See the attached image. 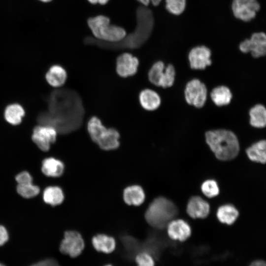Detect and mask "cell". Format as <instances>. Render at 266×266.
<instances>
[{
    "mask_svg": "<svg viewBox=\"0 0 266 266\" xmlns=\"http://www.w3.org/2000/svg\"><path fill=\"white\" fill-rule=\"evenodd\" d=\"M49 113L43 115L44 124L54 128L57 132L66 134L81 125L84 108L79 95L70 89L54 92L50 98Z\"/></svg>",
    "mask_w": 266,
    "mask_h": 266,
    "instance_id": "obj_1",
    "label": "cell"
},
{
    "mask_svg": "<svg viewBox=\"0 0 266 266\" xmlns=\"http://www.w3.org/2000/svg\"><path fill=\"white\" fill-rule=\"evenodd\" d=\"M136 26L134 31L121 41L106 43L96 41L95 44L109 49H136L142 46L149 38L154 27V17L152 11L146 6L139 7L136 12Z\"/></svg>",
    "mask_w": 266,
    "mask_h": 266,
    "instance_id": "obj_2",
    "label": "cell"
},
{
    "mask_svg": "<svg viewBox=\"0 0 266 266\" xmlns=\"http://www.w3.org/2000/svg\"><path fill=\"white\" fill-rule=\"evenodd\" d=\"M205 136L206 143L217 159L229 161L238 154L239 141L232 131L224 129L209 131Z\"/></svg>",
    "mask_w": 266,
    "mask_h": 266,
    "instance_id": "obj_3",
    "label": "cell"
},
{
    "mask_svg": "<svg viewBox=\"0 0 266 266\" xmlns=\"http://www.w3.org/2000/svg\"><path fill=\"white\" fill-rule=\"evenodd\" d=\"M178 213L172 201L164 197L155 199L147 209L145 218L147 222L157 229H163Z\"/></svg>",
    "mask_w": 266,
    "mask_h": 266,
    "instance_id": "obj_4",
    "label": "cell"
},
{
    "mask_svg": "<svg viewBox=\"0 0 266 266\" xmlns=\"http://www.w3.org/2000/svg\"><path fill=\"white\" fill-rule=\"evenodd\" d=\"M87 24L95 37L104 42H118L127 35L123 28L111 24L110 19L104 15L90 17L87 20Z\"/></svg>",
    "mask_w": 266,
    "mask_h": 266,
    "instance_id": "obj_5",
    "label": "cell"
},
{
    "mask_svg": "<svg viewBox=\"0 0 266 266\" xmlns=\"http://www.w3.org/2000/svg\"><path fill=\"white\" fill-rule=\"evenodd\" d=\"M88 131L92 140L104 150H114L119 146L120 135L113 128H106L96 117L88 122Z\"/></svg>",
    "mask_w": 266,
    "mask_h": 266,
    "instance_id": "obj_6",
    "label": "cell"
},
{
    "mask_svg": "<svg viewBox=\"0 0 266 266\" xmlns=\"http://www.w3.org/2000/svg\"><path fill=\"white\" fill-rule=\"evenodd\" d=\"M175 75V68L172 65L165 66L163 62L158 61L150 68L148 79L155 85L166 88L172 86Z\"/></svg>",
    "mask_w": 266,
    "mask_h": 266,
    "instance_id": "obj_7",
    "label": "cell"
},
{
    "mask_svg": "<svg viewBox=\"0 0 266 266\" xmlns=\"http://www.w3.org/2000/svg\"><path fill=\"white\" fill-rule=\"evenodd\" d=\"M84 247V241L81 234L75 231H68L65 233L59 249L62 253L76 258L82 253Z\"/></svg>",
    "mask_w": 266,
    "mask_h": 266,
    "instance_id": "obj_8",
    "label": "cell"
},
{
    "mask_svg": "<svg viewBox=\"0 0 266 266\" xmlns=\"http://www.w3.org/2000/svg\"><path fill=\"white\" fill-rule=\"evenodd\" d=\"M185 97L188 104L197 108L202 107L207 99L205 85L198 79L190 80L186 86Z\"/></svg>",
    "mask_w": 266,
    "mask_h": 266,
    "instance_id": "obj_9",
    "label": "cell"
},
{
    "mask_svg": "<svg viewBox=\"0 0 266 266\" xmlns=\"http://www.w3.org/2000/svg\"><path fill=\"white\" fill-rule=\"evenodd\" d=\"M244 53L250 52L256 58L266 56V33L264 32L253 33L249 39H245L239 46Z\"/></svg>",
    "mask_w": 266,
    "mask_h": 266,
    "instance_id": "obj_10",
    "label": "cell"
},
{
    "mask_svg": "<svg viewBox=\"0 0 266 266\" xmlns=\"http://www.w3.org/2000/svg\"><path fill=\"white\" fill-rule=\"evenodd\" d=\"M260 8L257 0H233L232 4L233 15L244 22L254 19Z\"/></svg>",
    "mask_w": 266,
    "mask_h": 266,
    "instance_id": "obj_11",
    "label": "cell"
},
{
    "mask_svg": "<svg viewBox=\"0 0 266 266\" xmlns=\"http://www.w3.org/2000/svg\"><path fill=\"white\" fill-rule=\"evenodd\" d=\"M57 131L50 126H37L33 130L32 139L42 151L50 149L51 145L56 141Z\"/></svg>",
    "mask_w": 266,
    "mask_h": 266,
    "instance_id": "obj_12",
    "label": "cell"
},
{
    "mask_svg": "<svg viewBox=\"0 0 266 266\" xmlns=\"http://www.w3.org/2000/svg\"><path fill=\"white\" fill-rule=\"evenodd\" d=\"M211 52L205 46L193 48L188 55L190 67L194 69H204L211 64Z\"/></svg>",
    "mask_w": 266,
    "mask_h": 266,
    "instance_id": "obj_13",
    "label": "cell"
},
{
    "mask_svg": "<svg viewBox=\"0 0 266 266\" xmlns=\"http://www.w3.org/2000/svg\"><path fill=\"white\" fill-rule=\"evenodd\" d=\"M166 227L168 236L174 241L184 242L189 238L192 233L190 225L181 219L170 221Z\"/></svg>",
    "mask_w": 266,
    "mask_h": 266,
    "instance_id": "obj_14",
    "label": "cell"
},
{
    "mask_svg": "<svg viewBox=\"0 0 266 266\" xmlns=\"http://www.w3.org/2000/svg\"><path fill=\"white\" fill-rule=\"evenodd\" d=\"M139 64L138 59L128 53L120 55L116 61V71L123 77L134 75L137 70Z\"/></svg>",
    "mask_w": 266,
    "mask_h": 266,
    "instance_id": "obj_15",
    "label": "cell"
},
{
    "mask_svg": "<svg viewBox=\"0 0 266 266\" xmlns=\"http://www.w3.org/2000/svg\"><path fill=\"white\" fill-rule=\"evenodd\" d=\"M209 205L199 196L191 198L187 206V212L193 218H204L209 213Z\"/></svg>",
    "mask_w": 266,
    "mask_h": 266,
    "instance_id": "obj_16",
    "label": "cell"
},
{
    "mask_svg": "<svg viewBox=\"0 0 266 266\" xmlns=\"http://www.w3.org/2000/svg\"><path fill=\"white\" fill-rule=\"evenodd\" d=\"M92 243L96 251L104 254L113 252L116 245L115 239L105 234H98L93 236Z\"/></svg>",
    "mask_w": 266,
    "mask_h": 266,
    "instance_id": "obj_17",
    "label": "cell"
},
{
    "mask_svg": "<svg viewBox=\"0 0 266 266\" xmlns=\"http://www.w3.org/2000/svg\"><path fill=\"white\" fill-rule=\"evenodd\" d=\"M246 154L252 162L266 164V139L258 141L246 149Z\"/></svg>",
    "mask_w": 266,
    "mask_h": 266,
    "instance_id": "obj_18",
    "label": "cell"
},
{
    "mask_svg": "<svg viewBox=\"0 0 266 266\" xmlns=\"http://www.w3.org/2000/svg\"><path fill=\"white\" fill-rule=\"evenodd\" d=\"M62 162L53 157L45 158L42 162L41 171L46 176L57 177L61 176L64 170Z\"/></svg>",
    "mask_w": 266,
    "mask_h": 266,
    "instance_id": "obj_19",
    "label": "cell"
},
{
    "mask_svg": "<svg viewBox=\"0 0 266 266\" xmlns=\"http://www.w3.org/2000/svg\"><path fill=\"white\" fill-rule=\"evenodd\" d=\"M123 198L129 205L138 206L144 201L145 196L143 189L138 185L127 187L124 191Z\"/></svg>",
    "mask_w": 266,
    "mask_h": 266,
    "instance_id": "obj_20",
    "label": "cell"
},
{
    "mask_svg": "<svg viewBox=\"0 0 266 266\" xmlns=\"http://www.w3.org/2000/svg\"><path fill=\"white\" fill-rule=\"evenodd\" d=\"M140 103L145 109L154 110L161 104V98L154 91L145 89L142 91L139 96Z\"/></svg>",
    "mask_w": 266,
    "mask_h": 266,
    "instance_id": "obj_21",
    "label": "cell"
},
{
    "mask_svg": "<svg viewBox=\"0 0 266 266\" xmlns=\"http://www.w3.org/2000/svg\"><path fill=\"white\" fill-rule=\"evenodd\" d=\"M67 74L65 69L59 65H54L47 71L45 78L52 86L58 87L62 86L66 79Z\"/></svg>",
    "mask_w": 266,
    "mask_h": 266,
    "instance_id": "obj_22",
    "label": "cell"
},
{
    "mask_svg": "<svg viewBox=\"0 0 266 266\" xmlns=\"http://www.w3.org/2000/svg\"><path fill=\"white\" fill-rule=\"evenodd\" d=\"M239 216V212L233 204L221 205L217 210V217L220 222L228 225L233 224Z\"/></svg>",
    "mask_w": 266,
    "mask_h": 266,
    "instance_id": "obj_23",
    "label": "cell"
},
{
    "mask_svg": "<svg viewBox=\"0 0 266 266\" xmlns=\"http://www.w3.org/2000/svg\"><path fill=\"white\" fill-rule=\"evenodd\" d=\"M250 123L257 128L266 127V108L262 104H256L249 111Z\"/></svg>",
    "mask_w": 266,
    "mask_h": 266,
    "instance_id": "obj_24",
    "label": "cell"
},
{
    "mask_svg": "<svg viewBox=\"0 0 266 266\" xmlns=\"http://www.w3.org/2000/svg\"><path fill=\"white\" fill-rule=\"evenodd\" d=\"M25 115L23 107L18 103L8 105L5 109L4 116L5 120L13 125L19 124Z\"/></svg>",
    "mask_w": 266,
    "mask_h": 266,
    "instance_id": "obj_25",
    "label": "cell"
},
{
    "mask_svg": "<svg viewBox=\"0 0 266 266\" xmlns=\"http://www.w3.org/2000/svg\"><path fill=\"white\" fill-rule=\"evenodd\" d=\"M211 98L217 106L228 104L232 98L230 90L226 86H220L214 88L210 93Z\"/></svg>",
    "mask_w": 266,
    "mask_h": 266,
    "instance_id": "obj_26",
    "label": "cell"
},
{
    "mask_svg": "<svg viewBox=\"0 0 266 266\" xmlns=\"http://www.w3.org/2000/svg\"><path fill=\"white\" fill-rule=\"evenodd\" d=\"M43 201L52 206L60 204L64 200V195L62 190L58 186H48L43 193Z\"/></svg>",
    "mask_w": 266,
    "mask_h": 266,
    "instance_id": "obj_27",
    "label": "cell"
},
{
    "mask_svg": "<svg viewBox=\"0 0 266 266\" xmlns=\"http://www.w3.org/2000/svg\"><path fill=\"white\" fill-rule=\"evenodd\" d=\"M16 192L22 198L30 199L37 196L40 193V188L32 183L17 184Z\"/></svg>",
    "mask_w": 266,
    "mask_h": 266,
    "instance_id": "obj_28",
    "label": "cell"
},
{
    "mask_svg": "<svg viewBox=\"0 0 266 266\" xmlns=\"http://www.w3.org/2000/svg\"><path fill=\"white\" fill-rule=\"evenodd\" d=\"M134 261L136 266H156V262L154 254L147 250L137 252Z\"/></svg>",
    "mask_w": 266,
    "mask_h": 266,
    "instance_id": "obj_29",
    "label": "cell"
},
{
    "mask_svg": "<svg viewBox=\"0 0 266 266\" xmlns=\"http://www.w3.org/2000/svg\"><path fill=\"white\" fill-rule=\"evenodd\" d=\"M186 0H166V7L170 13L178 15L185 10Z\"/></svg>",
    "mask_w": 266,
    "mask_h": 266,
    "instance_id": "obj_30",
    "label": "cell"
},
{
    "mask_svg": "<svg viewBox=\"0 0 266 266\" xmlns=\"http://www.w3.org/2000/svg\"><path fill=\"white\" fill-rule=\"evenodd\" d=\"M203 194L208 198L217 196L219 193L217 183L213 179L207 180L203 182L201 186Z\"/></svg>",
    "mask_w": 266,
    "mask_h": 266,
    "instance_id": "obj_31",
    "label": "cell"
},
{
    "mask_svg": "<svg viewBox=\"0 0 266 266\" xmlns=\"http://www.w3.org/2000/svg\"><path fill=\"white\" fill-rule=\"evenodd\" d=\"M15 180L17 184H26L33 183V178L28 171H22L16 175Z\"/></svg>",
    "mask_w": 266,
    "mask_h": 266,
    "instance_id": "obj_32",
    "label": "cell"
},
{
    "mask_svg": "<svg viewBox=\"0 0 266 266\" xmlns=\"http://www.w3.org/2000/svg\"><path fill=\"white\" fill-rule=\"evenodd\" d=\"M9 239L8 230L2 225H0V247L4 246Z\"/></svg>",
    "mask_w": 266,
    "mask_h": 266,
    "instance_id": "obj_33",
    "label": "cell"
},
{
    "mask_svg": "<svg viewBox=\"0 0 266 266\" xmlns=\"http://www.w3.org/2000/svg\"><path fill=\"white\" fill-rule=\"evenodd\" d=\"M90 3L93 4H100V5L106 4L109 0H87Z\"/></svg>",
    "mask_w": 266,
    "mask_h": 266,
    "instance_id": "obj_34",
    "label": "cell"
},
{
    "mask_svg": "<svg viewBox=\"0 0 266 266\" xmlns=\"http://www.w3.org/2000/svg\"><path fill=\"white\" fill-rule=\"evenodd\" d=\"M249 266H266V261L256 260L252 262Z\"/></svg>",
    "mask_w": 266,
    "mask_h": 266,
    "instance_id": "obj_35",
    "label": "cell"
},
{
    "mask_svg": "<svg viewBox=\"0 0 266 266\" xmlns=\"http://www.w3.org/2000/svg\"><path fill=\"white\" fill-rule=\"evenodd\" d=\"M140 3L142 4L143 6H147L149 5L150 2V0H137Z\"/></svg>",
    "mask_w": 266,
    "mask_h": 266,
    "instance_id": "obj_36",
    "label": "cell"
},
{
    "mask_svg": "<svg viewBox=\"0 0 266 266\" xmlns=\"http://www.w3.org/2000/svg\"><path fill=\"white\" fill-rule=\"evenodd\" d=\"M162 0H150V2L152 3V4L153 5L157 6L158 5Z\"/></svg>",
    "mask_w": 266,
    "mask_h": 266,
    "instance_id": "obj_37",
    "label": "cell"
},
{
    "mask_svg": "<svg viewBox=\"0 0 266 266\" xmlns=\"http://www.w3.org/2000/svg\"><path fill=\"white\" fill-rule=\"evenodd\" d=\"M41 2H49L51 1H52V0H38Z\"/></svg>",
    "mask_w": 266,
    "mask_h": 266,
    "instance_id": "obj_38",
    "label": "cell"
},
{
    "mask_svg": "<svg viewBox=\"0 0 266 266\" xmlns=\"http://www.w3.org/2000/svg\"><path fill=\"white\" fill-rule=\"evenodd\" d=\"M0 266H7V265L3 262L0 261Z\"/></svg>",
    "mask_w": 266,
    "mask_h": 266,
    "instance_id": "obj_39",
    "label": "cell"
},
{
    "mask_svg": "<svg viewBox=\"0 0 266 266\" xmlns=\"http://www.w3.org/2000/svg\"><path fill=\"white\" fill-rule=\"evenodd\" d=\"M104 266H112L110 264H107V265H104Z\"/></svg>",
    "mask_w": 266,
    "mask_h": 266,
    "instance_id": "obj_40",
    "label": "cell"
}]
</instances>
